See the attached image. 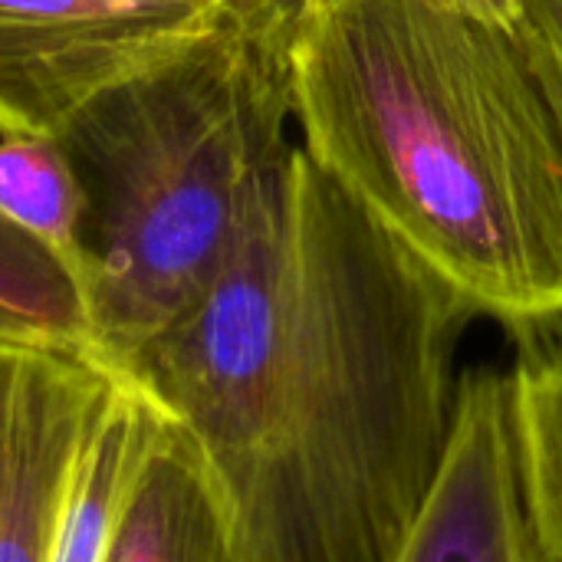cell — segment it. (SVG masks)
<instances>
[{
    "label": "cell",
    "instance_id": "obj_1",
    "mask_svg": "<svg viewBox=\"0 0 562 562\" xmlns=\"http://www.w3.org/2000/svg\"><path fill=\"white\" fill-rule=\"evenodd\" d=\"M481 313L290 142L128 375L198 448L240 562H392L451 441Z\"/></svg>",
    "mask_w": 562,
    "mask_h": 562
},
{
    "label": "cell",
    "instance_id": "obj_2",
    "mask_svg": "<svg viewBox=\"0 0 562 562\" xmlns=\"http://www.w3.org/2000/svg\"><path fill=\"white\" fill-rule=\"evenodd\" d=\"M300 145L514 339L562 326V135L517 33L425 0H300Z\"/></svg>",
    "mask_w": 562,
    "mask_h": 562
},
{
    "label": "cell",
    "instance_id": "obj_3",
    "mask_svg": "<svg viewBox=\"0 0 562 562\" xmlns=\"http://www.w3.org/2000/svg\"><path fill=\"white\" fill-rule=\"evenodd\" d=\"M290 13L234 0L191 49L92 102L59 138L89 198L95 356L125 369L221 270L260 171L290 145Z\"/></svg>",
    "mask_w": 562,
    "mask_h": 562
},
{
    "label": "cell",
    "instance_id": "obj_4",
    "mask_svg": "<svg viewBox=\"0 0 562 562\" xmlns=\"http://www.w3.org/2000/svg\"><path fill=\"white\" fill-rule=\"evenodd\" d=\"M234 0H0V138H63L112 89L214 33Z\"/></svg>",
    "mask_w": 562,
    "mask_h": 562
},
{
    "label": "cell",
    "instance_id": "obj_5",
    "mask_svg": "<svg viewBox=\"0 0 562 562\" xmlns=\"http://www.w3.org/2000/svg\"><path fill=\"white\" fill-rule=\"evenodd\" d=\"M119 369L59 349L0 346V562H53L82 448Z\"/></svg>",
    "mask_w": 562,
    "mask_h": 562
},
{
    "label": "cell",
    "instance_id": "obj_6",
    "mask_svg": "<svg viewBox=\"0 0 562 562\" xmlns=\"http://www.w3.org/2000/svg\"><path fill=\"white\" fill-rule=\"evenodd\" d=\"M392 562H543L517 477L507 369L461 372L448 451Z\"/></svg>",
    "mask_w": 562,
    "mask_h": 562
},
{
    "label": "cell",
    "instance_id": "obj_7",
    "mask_svg": "<svg viewBox=\"0 0 562 562\" xmlns=\"http://www.w3.org/2000/svg\"><path fill=\"white\" fill-rule=\"evenodd\" d=\"M105 562H240L224 501L168 415Z\"/></svg>",
    "mask_w": 562,
    "mask_h": 562
},
{
    "label": "cell",
    "instance_id": "obj_8",
    "mask_svg": "<svg viewBox=\"0 0 562 562\" xmlns=\"http://www.w3.org/2000/svg\"><path fill=\"white\" fill-rule=\"evenodd\" d=\"M161 428L165 412L119 372V385L109 395L76 464L56 530L53 562L109 560L138 474Z\"/></svg>",
    "mask_w": 562,
    "mask_h": 562
},
{
    "label": "cell",
    "instance_id": "obj_9",
    "mask_svg": "<svg viewBox=\"0 0 562 562\" xmlns=\"http://www.w3.org/2000/svg\"><path fill=\"white\" fill-rule=\"evenodd\" d=\"M0 346L95 356L92 283L0 204ZM102 362V359H99Z\"/></svg>",
    "mask_w": 562,
    "mask_h": 562
},
{
    "label": "cell",
    "instance_id": "obj_10",
    "mask_svg": "<svg viewBox=\"0 0 562 562\" xmlns=\"http://www.w3.org/2000/svg\"><path fill=\"white\" fill-rule=\"evenodd\" d=\"M507 385L527 520L543 562H562V326L517 339Z\"/></svg>",
    "mask_w": 562,
    "mask_h": 562
},
{
    "label": "cell",
    "instance_id": "obj_11",
    "mask_svg": "<svg viewBox=\"0 0 562 562\" xmlns=\"http://www.w3.org/2000/svg\"><path fill=\"white\" fill-rule=\"evenodd\" d=\"M0 204L92 283L89 198L59 138H0Z\"/></svg>",
    "mask_w": 562,
    "mask_h": 562
},
{
    "label": "cell",
    "instance_id": "obj_12",
    "mask_svg": "<svg viewBox=\"0 0 562 562\" xmlns=\"http://www.w3.org/2000/svg\"><path fill=\"white\" fill-rule=\"evenodd\" d=\"M517 40L562 135V0H520Z\"/></svg>",
    "mask_w": 562,
    "mask_h": 562
},
{
    "label": "cell",
    "instance_id": "obj_13",
    "mask_svg": "<svg viewBox=\"0 0 562 562\" xmlns=\"http://www.w3.org/2000/svg\"><path fill=\"white\" fill-rule=\"evenodd\" d=\"M438 10L458 13V16H471L501 30H517L520 23V0H425Z\"/></svg>",
    "mask_w": 562,
    "mask_h": 562
},
{
    "label": "cell",
    "instance_id": "obj_14",
    "mask_svg": "<svg viewBox=\"0 0 562 562\" xmlns=\"http://www.w3.org/2000/svg\"><path fill=\"white\" fill-rule=\"evenodd\" d=\"M267 3H273V7H280V10H286V13H293V10L300 7V0H267Z\"/></svg>",
    "mask_w": 562,
    "mask_h": 562
}]
</instances>
